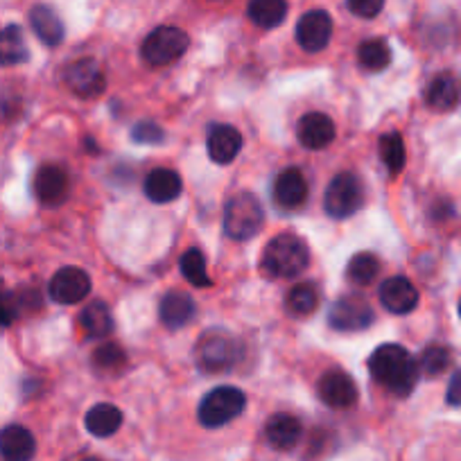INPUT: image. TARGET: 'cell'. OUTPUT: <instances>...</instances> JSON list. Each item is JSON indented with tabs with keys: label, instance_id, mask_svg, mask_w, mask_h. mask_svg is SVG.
I'll return each mask as SVG.
<instances>
[{
	"label": "cell",
	"instance_id": "6da1fadb",
	"mask_svg": "<svg viewBox=\"0 0 461 461\" xmlns=\"http://www.w3.org/2000/svg\"><path fill=\"white\" fill-rule=\"evenodd\" d=\"M371 378L383 384L389 393L405 398L419 383V362L398 344L378 346L369 357Z\"/></svg>",
	"mask_w": 461,
	"mask_h": 461
},
{
	"label": "cell",
	"instance_id": "7a4b0ae2",
	"mask_svg": "<svg viewBox=\"0 0 461 461\" xmlns=\"http://www.w3.org/2000/svg\"><path fill=\"white\" fill-rule=\"evenodd\" d=\"M310 249L303 238L294 233H278L263 251V272L269 278H294L308 267Z\"/></svg>",
	"mask_w": 461,
	"mask_h": 461
},
{
	"label": "cell",
	"instance_id": "3957f363",
	"mask_svg": "<svg viewBox=\"0 0 461 461\" xmlns=\"http://www.w3.org/2000/svg\"><path fill=\"white\" fill-rule=\"evenodd\" d=\"M194 360L203 374H226L242 360V344L226 330H206L199 337Z\"/></svg>",
	"mask_w": 461,
	"mask_h": 461
},
{
	"label": "cell",
	"instance_id": "277c9868",
	"mask_svg": "<svg viewBox=\"0 0 461 461\" xmlns=\"http://www.w3.org/2000/svg\"><path fill=\"white\" fill-rule=\"evenodd\" d=\"M265 208L251 193H238L224 206V233L236 242H247L263 230Z\"/></svg>",
	"mask_w": 461,
	"mask_h": 461
},
{
	"label": "cell",
	"instance_id": "5b68a950",
	"mask_svg": "<svg viewBox=\"0 0 461 461\" xmlns=\"http://www.w3.org/2000/svg\"><path fill=\"white\" fill-rule=\"evenodd\" d=\"M247 396L238 387H215L199 402V423L203 428H221V425L236 420L245 411Z\"/></svg>",
	"mask_w": 461,
	"mask_h": 461
},
{
	"label": "cell",
	"instance_id": "8992f818",
	"mask_svg": "<svg viewBox=\"0 0 461 461\" xmlns=\"http://www.w3.org/2000/svg\"><path fill=\"white\" fill-rule=\"evenodd\" d=\"M365 203V185L360 176L353 172H339L332 176L328 184L326 194H323V208L332 220H346V217L356 215Z\"/></svg>",
	"mask_w": 461,
	"mask_h": 461
},
{
	"label": "cell",
	"instance_id": "52a82bcc",
	"mask_svg": "<svg viewBox=\"0 0 461 461\" xmlns=\"http://www.w3.org/2000/svg\"><path fill=\"white\" fill-rule=\"evenodd\" d=\"M188 46L190 39L184 30L163 25V28H157L148 34V39L140 46V55L149 66H167L184 57Z\"/></svg>",
	"mask_w": 461,
	"mask_h": 461
},
{
	"label": "cell",
	"instance_id": "ba28073f",
	"mask_svg": "<svg viewBox=\"0 0 461 461\" xmlns=\"http://www.w3.org/2000/svg\"><path fill=\"white\" fill-rule=\"evenodd\" d=\"M375 321V312L362 296H341L328 310V323L332 330L360 332Z\"/></svg>",
	"mask_w": 461,
	"mask_h": 461
},
{
	"label": "cell",
	"instance_id": "9c48e42d",
	"mask_svg": "<svg viewBox=\"0 0 461 461\" xmlns=\"http://www.w3.org/2000/svg\"><path fill=\"white\" fill-rule=\"evenodd\" d=\"M64 82L75 95L84 97V100L102 95L106 86L104 70H102V66L97 64L95 59H91V57H82V59L66 66Z\"/></svg>",
	"mask_w": 461,
	"mask_h": 461
},
{
	"label": "cell",
	"instance_id": "30bf717a",
	"mask_svg": "<svg viewBox=\"0 0 461 461\" xmlns=\"http://www.w3.org/2000/svg\"><path fill=\"white\" fill-rule=\"evenodd\" d=\"M91 292V278L79 267H61L48 283V294L59 305L82 303Z\"/></svg>",
	"mask_w": 461,
	"mask_h": 461
},
{
	"label": "cell",
	"instance_id": "8fae6325",
	"mask_svg": "<svg viewBox=\"0 0 461 461\" xmlns=\"http://www.w3.org/2000/svg\"><path fill=\"white\" fill-rule=\"evenodd\" d=\"M317 393L321 402L332 410H348L357 402V384L351 375L341 369H328L319 378Z\"/></svg>",
	"mask_w": 461,
	"mask_h": 461
},
{
	"label": "cell",
	"instance_id": "7c38bea8",
	"mask_svg": "<svg viewBox=\"0 0 461 461\" xmlns=\"http://www.w3.org/2000/svg\"><path fill=\"white\" fill-rule=\"evenodd\" d=\"M332 19L323 10H310L296 23V43L305 52H321L330 43Z\"/></svg>",
	"mask_w": 461,
	"mask_h": 461
},
{
	"label": "cell",
	"instance_id": "4fadbf2b",
	"mask_svg": "<svg viewBox=\"0 0 461 461\" xmlns=\"http://www.w3.org/2000/svg\"><path fill=\"white\" fill-rule=\"evenodd\" d=\"M70 179L64 167L43 166L34 175V194L43 206H61L68 199Z\"/></svg>",
	"mask_w": 461,
	"mask_h": 461
},
{
	"label": "cell",
	"instance_id": "5bb4252c",
	"mask_svg": "<svg viewBox=\"0 0 461 461\" xmlns=\"http://www.w3.org/2000/svg\"><path fill=\"white\" fill-rule=\"evenodd\" d=\"M335 122L330 121V115L321 113V111H310L296 125V139L305 149H326L328 145L335 140Z\"/></svg>",
	"mask_w": 461,
	"mask_h": 461
},
{
	"label": "cell",
	"instance_id": "9a60e30c",
	"mask_svg": "<svg viewBox=\"0 0 461 461\" xmlns=\"http://www.w3.org/2000/svg\"><path fill=\"white\" fill-rule=\"evenodd\" d=\"M380 303L392 314H410L419 305V290L405 276H392L383 281L378 290Z\"/></svg>",
	"mask_w": 461,
	"mask_h": 461
},
{
	"label": "cell",
	"instance_id": "2e32d148",
	"mask_svg": "<svg viewBox=\"0 0 461 461\" xmlns=\"http://www.w3.org/2000/svg\"><path fill=\"white\" fill-rule=\"evenodd\" d=\"M274 202L281 211H299L308 202V181L299 167H287L274 184Z\"/></svg>",
	"mask_w": 461,
	"mask_h": 461
},
{
	"label": "cell",
	"instance_id": "e0dca14e",
	"mask_svg": "<svg viewBox=\"0 0 461 461\" xmlns=\"http://www.w3.org/2000/svg\"><path fill=\"white\" fill-rule=\"evenodd\" d=\"M208 157L217 166H229L242 149V134L230 125H212L206 139Z\"/></svg>",
	"mask_w": 461,
	"mask_h": 461
},
{
	"label": "cell",
	"instance_id": "ac0fdd59",
	"mask_svg": "<svg viewBox=\"0 0 461 461\" xmlns=\"http://www.w3.org/2000/svg\"><path fill=\"white\" fill-rule=\"evenodd\" d=\"M194 312H197V305H194L193 296L181 290L167 292L161 303H158V317H161L163 326L170 328V330H179V328L188 326L193 321Z\"/></svg>",
	"mask_w": 461,
	"mask_h": 461
},
{
	"label": "cell",
	"instance_id": "d6986e66",
	"mask_svg": "<svg viewBox=\"0 0 461 461\" xmlns=\"http://www.w3.org/2000/svg\"><path fill=\"white\" fill-rule=\"evenodd\" d=\"M37 452V438L23 425L0 429V455L5 461H30Z\"/></svg>",
	"mask_w": 461,
	"mask_h": 461
},
{
	"label": "cell",
	"instance_id": "ffe728a7",
	"mask_svg": "<svg viewBox=\"0 0 461 461\" xmlns=\"http://www.w3.org/2000/svg\"><path fill=\"white\" fill-rule=\"evenodd\" d=\"M143 190L145 194H148L149 202L170 203L181 194L184 181H181L179 172L170 170V167H158V170H152L145 176Z\"/></svg>",
	"mask_w": 461,
	"mask_h": 461
},
{
	"label": "cell",
	"instance_id": "44dd1931",
	"mask_svg": "<svg viewBox=\"0 0 461 461\" xmlns=\"http://www.w3.org/2000/svg\"><path fill=\"white\" fill-rule=\"evenodd\" d=\"M461 86L459 79L452 73H438L437 77L429 79L428 88H425V104L432 111H452L459 104Z\"/></svg>",
	"mask_w": 461,
	"mask_h": 461
},
{
	"label": "cell",
	"instance_id": "7402d4cb",
	"mask_svg": "<svg viewBox=\"0 0 461 461\" xmlns=\"http://www.w3.org/2000/svg\"><path fill=\"white\" fill-rule=\"evenodd\" d=\"M301 434H303V425L296 416L290 414L272 416L265 425V437H267L269 446L283 452L292 450L301 441Z\"/></svg>",
	"mask_w": 461,
	"mask_h": 461
},
{
	"label": "cell",
	"instance_id": "603a6c76",
	"mask_svg": "<svg viewBox=\"0 0 461 461\" xmlns=\"http://www.w3.org/2000/svg\"><path fill=\"white\" fill-rule=\"evenodd\" d=\"M30 25H32L34 34L39 37V41L46 43V46H59L64 41V23H61L59 14H57L52 7L48 5H34L30 12Z\"/></svg>",
	"mask_w": 461,
	"mask_h": 461
},
{
	"label": "cell",
	"instance_id": "cb8c5ba5",
	"mask_svg": "<svg viewBox=\"0 0 461 461\" xmlns=\"http://www.w3.org/2000/svg\"><path fill=\"white\" fill-rule=\"evenodd\" d=\"M84 425L97 438L113 437L122 425V411L111 402H97L84 416Z\"/></svg>",
	"mask_w": 461,
	"mask_h": 461
},
{
	"label": "cell",
	"instance_id": "d4e9b609",
	"mask_svg": "<svg viewBox=\"0 0 461 461\" xmlns=\"http://www.w3.org/2000/svg\"><path fill=\"white\" fill-rule=\"evenodd\" d=\"M79 326L91 339H106L113 332V314L104 301H93L79 314Z\"/></svg>",
	"mask_w": 461,
	"mask_h": 461
},
{
	"label": "cell",
	"instance_id": "484cf974",
	"mask_svg": "<svg viewBox=\"0 0 461 461\" xmlns=\"http://www.w3.org/2000/svg\"><path fill=\"white\" fill-rule=\"evenodd\" d=\"M30 59L28 43L19 25L0 30V66H19Z\"/></svg>",
	"mask_w": 461,
	"mask_h": 461
},
{
	"label": "cell",
	"instance_id": "4316f807",
	"mask_svg": "<svg viewBox=\"0 0 461 461\" xmlns=\"http://www.w3.org/2000/svg\"><path fill=\"white\" fill-rule=\"evenodd\" d=\"M247 16L263 30H274L285 21L287 0H249Z\"/></svg>",
	"mask_w": 461,
	"mask_h": 461
},
{
	"label": "cell",
	"instance_id": "83f0119b",
	"mask_svg": "<svg viewBox=\"0 0 461 461\" xmlns=\"http://www.w3.org/2000/svg\"><path fill=\"white\" fill-rule=\"evenodd\" d=\"M380 274V260L378 256L371 251H362L356 254L348 265H346V281L357 287H369Z\"/></svg>",
	"mask_w": 461,
	"mask_h": 461
},
{
	"label": "cell",
	"instance_id": "f1b7e54d",
	"mask_svg": "<svg viewBox=\"0 0 461 461\" xmlns=\"http://www.w3.org/2000/svg\"><path fill=\"white\" fill-rule=\"evenodd\" d=\"M357 61L369 73H383L392 64V48L384 39H366L357 48Z\"/></svg>",
	"mask_w": 461,
	"mask_h": 461
},
{
	"label": "cell",
	"instance_id": "f546056e",
	"mask_svg": "<svg viewBox=\"0 0 461 461\" xmlns=\"http://www.w3.org/2000/svg\"><path fill=\"white\" fill-rule=\"evenodd\" d=\"M380 158H383L384 167L392 176H398L405 167L407 152L405 143H402V136L398 131H392V134H384L380 139Z\"/></svg>",
	"mask_w": 461,
	"mask_h": 461
},
{
	"label": "cell",
	"instance_id": "4dcf8cb0",
	"mask_svg": "<svg viewBox=\"0 0 461 461\" xmlns=\"http://www.w3.org/2000/svg\"><path fill=\"white\" fill-rule=\"evenodd\" d=\"M285 305L294 317H308V314H312L314 310H317L319 290L312 285V283H301V285H294L290 292H287Z\"/></svg>",
	"mask_w": 461,
	"mask_h": 461
},
{
	"label": "cell",
	"instance_id": "1f68e13d",
	"mask_svg": "<svg viewBox=\"0 0 461 461\" xmlns=\"http://www.w3.org/2000/svg\"><path fill=\"white\" fill-rule=\"evenodd\" d=\"M181 274L194 287H211L212 278L206 272V258L199 249H188L181 256Z\"/></svg>",
	"mask_w": 461,
	"mask_h": 461
},
{
	"label": "cell",
	"instance_id": "d6a6232c",
	"mask_svg": "<svg viewBox=\"0 0 461 461\" xmlns=\"http://www.w3.org/2000/svg\"><path fill=\"white\" fill-rule=\"evenodd\" d=\"M127 356L118 344H102L100 348H95L93 353V366H95L100 374H113V371H121L125 366Z\"/></svg>",
	"mask_w": 461,
	"mask_h": 461
},
{
	"label": "cell",
	"instance_id": "836d02e7",
	"mask_svg": "<svg viewBox=\"0 0 461 461\" xmlns=\"http://www.w3.org/2000/svg\"><path fill=\"white\" fill-rule=\"evenodd\" d=\"M452 356L446 346H429V348L423 351V356H420L419 371L423 375H428V378H438L443 371H447Z\"/></svg>",
	"mask_w": 461,
	"mask_h": 461
},
{
	"label": "cell",
	"instance_id": "e575fe53",
	"mask_svg": "<svg viewBox=\"0 0 461 461\" xmlns=\"http://www.w3.org/2000/svg\"><path fill=\"white\" fill-rule=\"evenodd\" d=\"M19 296L12 294L3 283H0V326H10L19 314Z\"/></svg>",
	"mask_w": 461,
	"mask_h": 461
},
{
	"label": "cell",
	"instance_id": "d590c367",
	"mask_svg": "<svg viewBox=\"0 0 461 461\" xmlns=\"http://www.w3.org/2000/svg\"><path fill=\"white\" fill-rule=\"evenodd\" d=\"M163 136L166 134H163L161 127H158L157 122H149V121L139 122V125L131 130V139L140 145H157V143H161Z\"/></svg>",
	"mask_w": 461,
	"mask_h": 461
},
{
	"label": "cell",
	"instance_id": "8d00e7d4",
	"mask_svg": "<svg viewBox=\"0 0 461 461\" xmlns=\"http://www.w3.org/2000/svg\"><path fill=\"white\" fill-rule=\"evenodd\" d=\"M384 0H348V10L360 19H375L383 12Z\"/></svg>",
	"mask_w": 461,
	"mask_h": 461
},
{
	"label": "cell",
	"instance_id": "74e56055",
	"mask_svg": "<svg viewBox=\"0 0 461 461\" xmlns=\"http://www.w3.org/2000/svg\"><path fill=\"white\" fill-rule=\"evenodd\" d=\"M446 401L447 405L461 407V369L455 371V375L450 378V384H447V392H446Z\"/></svg>",
	"mask_w": 461,
	"mask_h": 461
},
{
	"label": "cell",
	"instance_id": "f35d334b",
	"mask_svg": "<svg viewBox=\"0 0 461 461\" xmlns=\"http://www.w3.org/2000/svg\"><path fill=\"white\" fill-rule=\"evenodd\" d=\"M84 461H97V459H93V456H88V459H84Z\"/></svg>",
	"mask_w": 461,
	"mask_h": 461
},
{
	"label": "cell",
	"instance_id": "ab89813d",
	"mask_svg": "<svg viewBox=\"0 0 461 461\" xmlns=\"http://www.w3.org/2000/svg\"><path fill=\"white\" fill-rule=\"evenodd\" d=\"M459 317H461V301H459Z\"/></svg>",
	"mask_w": 461,
	"mask_h": 461
}]
</instances>
